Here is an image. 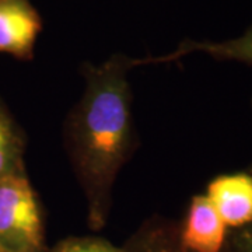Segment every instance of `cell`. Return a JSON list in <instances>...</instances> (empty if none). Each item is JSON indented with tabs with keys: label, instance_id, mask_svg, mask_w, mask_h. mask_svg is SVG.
Segmentation results:
<instances>
[{
	"label": "cell",
	"instance_id": "obj_10",
	"mask_svg": "<svg viewBox=\"0 0 252 252\" xmlns=\"http://www.w3.org/2000/svg\"><path fill=\"white\" fill-rule=\"evenodd\" d=\"M227 247L230 252H252V223L230 230Z\"/></svg>",
	"mask_w": 252,
	"mask_h": 252
},
{
	"label": "cell",
	"instance_id": "obj_8",
	"mask_svg": "<svg viewBox=\"0 0 252 252\" xmlns=\"http://www.w3.org/2000/svg\"><path fill=\"white\" fill-rule=\"evenodd\" d=\"M24 150L23 133L0 99V180L26 172Z\"/></svg>",
	"mask_w": 252,
	"mask_h": 252
},
{
	"label": "cell",
	"instance_id": "obj_7",
	"mask_svg": "<svg viewBox=\"0 0 252 252\" xmlns=\"http://www.w3.org/2000/svg\"><path fill=\"white\" fill-rule=\"evenodd\" d=\"M122 248L126 252H187L180 244L178 223L158 216L146 220ZM224 252H230L228 247Z\"/></svg>",
	"mask_w": 252,
	"mask_h": 252
},
{
	"label": "cell",
	"instance_id": "obj_5",
	"mask_svg": "<svg viewBox=\"0 0 252 252\" xmlns=\"http://www.w3.org/2000/svg\"><path fill=\"white\" fill-rule=\"evenodd\" d=\"M206 196L228 230L252 223V174L219 175L207 185Z\"/></svg>",
	"mask_w": 252,
	"mask_h": 252
},
{
	"label": "cell",
	"instance_id": "obj_3",
	"mask_svg": "<svg viewBox=\"0 0 252 252\" xmlns=\"http://www.w3.org/2000/svg\"><path fill=\"white\" fill-rule=\"evenodd\" d=\"M42 18L31 0H0V54L32 61Z\"/></svg>",
	"mask_w": 252,
	"mask_h": 252
},
{
	"label": "cell",
	"instance_id": "obj_9",
	"mask_svg": "<svg viewBox=\"0 0 252 252\" xmlns=\"http://www.w3.org/2000/svg\"><path fill=\"white\" fill-rule=\"evenodd\" d=\"M46 252H126L99 237H67Z\"/></svg>",
	"mask_w": 252,
	"mask_h": 252
},
{
	"label": "cell",
	"instance_id": "obj_1",
	"mask_svg": "<svg viewBox=\"0 0 252 252\" xmlns=\"http://www.w3.org/2000/svg\"><path fill=\"white\" fill-rule=\"evenodd\" d=\"M133 58L109 56L99 64L84 63V91L64 124V146L87 202V221L104 228L118 174L135 149L132 90L127 74Z\"/></svg>",
	"mask_w": 252,
	"mask_h": 252
},
{
	"label": "cell",
	"instance_id": "obj_4",
	"mask_svg": "<svg viewBox=\"0 0 252 252\" xmlns=\"http://www.w3.org/2000/svg\"><path fill=\"white\" fill-rule=\"evenodd\" d=\"M228 227L206 195L190 199L187 215L178 223L181 247L187 252H224Z\"/></svg>",
	"mask_w": 252,
	"mask_h": 252
},
{
	"label": "cell",
	"instance_id": "obj_2",
	"mask_svg": "<svg viewBox=\"0 0 252 252\" xmlns=\"http://www.w3.org/2000/svg\"><path fill=\"white\" fill-rule=\"evenodd\" d=\"M0 252H46L42 210L26 172L0 180Z\"/></svg>",
	"mask_w": 252,
	"mask_h": 252
},
{
	"label": "cell",
	"instance_id": "obj_11",
	"mask_svg": "<svg viewBox=\"0 0 252 252\" xmlns=\"http://www.w3.org/2000/svg\"><path fill=\"white\" fill-rule=\"evenodd\" d=\"M248 172H250V174H252V165L250 167V171H248Z\"/></svg>",
	"mask_w": 252,
	"mask_h": 252
},
{
	"label": "cell",
	"instance_id": "obj_6",
	"mask_svg": "<svg viewBox=\"0 0 252 252\" xmlns=\"http://www.w3.org/2000/svg\"><path fill=\"white\" fill-rule=\"evenodd\" d=\"M193 52L206 54L216 61H234L252 66V24L245 30L243 35L227 41L213 42V41H195L188 38L184 39L171 54L162 55V56L133 58V67L154 64V63L175 62Z\"/></svg>",
	"mask_w": 252,
	"mask_h": 252
}]
</instances>
